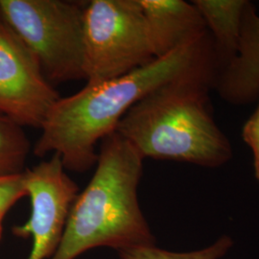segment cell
<instances>
[{
	"label": "cell",
	"mask_w": 259,
	"mask_h": 259,
	"mask_svg": "<svg viewBox=\"0 0 259 259\" xmlns=\"http://www.w3.org/2000/svg\"><path fill=\"white\" fill-rule=\"evenodd\" d=\"M233 240L230 235L220 236L201 250L177 252L162 250L156 245L118 251L120 259H221L232 250Z\"/></svg>",
	"instance_id": "7c38bea8"
},
{
	"label": "cell",
	"mask_w": 259,
	"mask_h": 259,
	"mask_svg": "<svg viewBox=\"0 0 259 259\" xmlns=\"http://www.w3.org/2000/svg\"><path fill=\"white\" fill-rule=\"evenodd\" d=\"M155 58L208 36L200 11L185 0H139Z\"/></svg>",
	"instance_id": "ba28073f"
},
{
	"label": "cell",
	"mask_w": 259,
	"mask_h": 259,
	"mask_svg": "<svg viewBox=\"0 0 259 259\" xmlns=\"http://www.w3.org/2000/svg\"><path fill=\"white\" fill-rule=\"evenodd\" d=\"M65 170L61 157L53 154L23 172L31 214L24 224L14 227L13 232L18 237L32 238L27 259H51L60 246L79 191Z\"/></svg>",
	"instance_id": "8992f818"
},
{
	"label": "cell",
	"mask_w": 259,
	"mask_h": 259,
	"mask_svg": "<svg viewBox=\"0 0 259 259\" xmlns=\"http://www.w3.org/2000/svg\"><path fill=\"white\" fill-rule=\"evenodd\" d=\"M30 142L22 127L0 114V177L24 172Z\"/></svg>",
	"instance_id": "8fae6325"
},
{
	"label": "cell",
	"mask_w": 259,
	"mask_h": 259,
	"mask_svg": "<svg viewBox=\"0 0 259 259\" xmlns=\"http://www.w3.org/2000/svg\"><path fill=\"white\" fill-rule=\"evenodd\" d=\"M212 41L218 75L237 55L247 0H194ZM218 77V76H217Z\"/></svg>",
	"instance_id": "30bf717a"
},
{
	"label": "cell",
	"mask_w": 259,
	"mask_h": 259,
	"mask_svg": "<svg viewBox=\"0 0 259 259\" xmlns=\"http://www.w3.org/2000/svg\"><path fill=\"white\" fill-rule=\"evenodd\" d=\"M243 139L253 155V164L259 162V106L243 127Z\"/></svg>",
	"instance_id": "5bb4252c"
},
{
	"label": "cell",
	"mask_w": 259,
	"mask_h": 259,
	"mask_svg": "<svg viewBox=\"0 0 259 259\" xmlns=\"http://www.w3.org/2000/svg\"><path fill=\"white\" fill-rule=\"evenodd\" d=\"M26 196L23 173L0 177V238L2 224L10 208L21 198Z\"/></svg>",
	"instance_id": "4fadbf2b"
},
{
	"label": "cell",
	"mask_w": 259,
	"mask_h": 259,
	"mask_svg": "<svg viewBox=\"0 0 259 259\" xmlns=\"http://www.w3.org/2000/svg\"><path fill=\"white\" fill-rule=\"evenodd\" d=\"M214 89L233 105H247L259 96V16L250 1L244 14L237 55L218 75Z\"/></svg>",
	"instance_id": "9c48e42d"
},
{
	"label": "cell",
	"mask_w": 259,
	"mask_h": 259,
	"mask_svg": "<svg viewBox=\"0 0 259 259\" xmlns=\"http://www.w3.org/2000/svg\"><path fill=\"white\" fill-rule=\"evenodd\" d=\"M217 76L212 60L160 87L137 103L115 132L144 158L222 166L232 148L211 112L209 91Z\"/></svg>",
	"instance_id": "7a4b0ae2"
},
{
	"label": "cell",
	"mask_w": 259,
	"mask_h": 259,
	"mask_svg": "<svg viewBox=\"0 0 259 259\" xmlns=\"http://www.w3.org/2000/svg\"><path fill=\"white\" fill-rule=\"evenodd\" d=\"M60 98L37 58L0 17V114L40 129Z\"/></svg>",
	"instance_id": "52a82bcc"
},
{
	"label": "cell",
	"mask_w": 259,
	"mask_h": 259,
	"mask_svg": "<svg viewBox=\"0 0 259 259\" xmlns=\"http://www.w3.org/2000/svg\"><path fill=\"white\" fill-rule=\"evenodd\" d=\"M214 60L210 35L156 58L128 74L61 97L41 126L34 147L37 157L59 155L65 169L84 172L96 163V144L116 131L137 104L160 87Z\"/></svg>",
	"instance_id": "6da1fadb"
},
{
	"label": "cell",
	"mask_w": 259,
	"mask_h": 259,
	"mask_svg": "<svg viewBox=\"0 0 259 259\" xmlns=\"http://www.w3.org/2000/svg\"><path fill=\"white\" fill-rule=\"evenodd\" d=\"M254 174L259 182V162L258 163H254Z\"/></svg>",
	"instance_id": "9a60e30c"
},
{
	"label": "cell",
	"mask_w": 259,
	"mask_h": 259,
	"mask_svg": "<svg viewBox=\"0 0 259 259\" xmlns=\"http://www.w3.org/2000/svg\"><path fill=\"white\" fill-rule=\"evenodd\" d=\"M155 58L139 0H93L83 10V74L95 84Z\"/></svg>",
	"instance_id": "5b68a950"
},
{
	"label": "cell",
	"mask_w": 259,
	"mask_h": 259,
	"mask_svg": "<svg viewBox=\"0 0 259 259\" xmlns=\"http://www.w3.org/2000/svg\"><path fill=\"white\" fill-rule=\"evenodd\" d=\"M144 157L116 132L103 139L96 170L70 209L51 259H76L98 247L115 250L156 245L139 206Z\"/></svg>",
	"instance_id": "3957f363"
},
{
	"label": "cell",
	"mask_w": 259,
	"mask_h": 259,
	"mask_svg": "<svg viewBox=\"0 0 259 259\" xmlns=\"http://www.w3.org/2000/svg\"><path fill=\"white\" fill-rule=\"evenodd\" d=\"M65 0H0V17L37 58L47 80L84 79L83 10Z\"/></svg>",
	"instance_id": "277c9868"
}]
</instances>
